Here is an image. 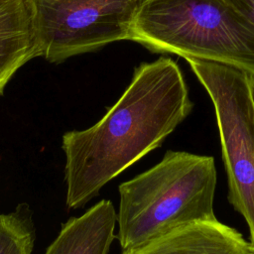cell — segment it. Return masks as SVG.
<instances>
[{
	"label": "cell",
	"instance_id": "obj_6",
	"mask_svg": "<svg viewBox=\"0 0 254 254\" xmlns=\"http://www.w3.org/2000/svg\"><path fill=\"white\" fill-rule=\"evenodd\" d=\"M122 254H251V244L236 229L212 219L182 225Z\"/></svg>",
	"mask_w": 254,
	"mask_h": 254
},
{
	"label": "cell",
	"instance_id": "obj_4",
	"mask_svg": "<svg viewBox=\"0 0 254 254\" xmlns=\"http://www.w3.org/2000/svg\"><path fill=\"white\" fill-rule=\"evenodd\" d=\"M186 60L212 101L228 199L245 219L254 247V99L249 74L220 63Z\"/></svg>",
	"mask_w": 254,
	"mask_h": 254
},
{
	"label": "cell",
	"instance_id": "obj_5",
	"mask_svg": "<svg viewBox=\"0 0 254 254\" xmlns=\"http://www.w3.org/2000/svg\"><path fill=\"white\" fill-rule=\"evenodd\" d=\"M40 57L61 63L107 44L129 40L143 0H27Z\"/></svg>",
	"mask_w": 254,
	"mask_h": 254
},
{
	"label": "cell",
	"instance_id": "obj_10",
	"mask_svg": "<svg viewBox=\"0 0 254 254\" xmlns=\"http://www.w3.org/2000/svg\"><path fill=\"white\" fill-rule=\"evenodd\" d=\"M254 23V0H224Z\"/></svg>",
	"mask_w": 254,
	"mask_h": 254
},
{
	"label": "cell",
	"instance_id": "obj_8",
	"mask_svg": "<svg viewBox=\"0 0 254 254\" xmlns=\"http://www.w3.org/2000/svg\"><path fill=\"white\" fill-rule=\"evenodd\" d=\"M117 221L112 202L102 199L82 215L64 222L45 254H107Z\"/></svg>",
	"mask_w": 254,
	"mask_h": 254
},
{
	"label": "cell",
	"instance_id": "obj_1",
	"mask_svg": "<svg viewBox=\"0 0 254 254\" xmlns=\"http://www.w3.org/2000/svg\"><path fill=\"white\" fill-rule=\"evenodd\" d=\"M191 109L184 75L172 59L141 64L97 123L63 135L66 206H84L108 182L160 147Z\"/></svg>",
	"mask_w": 254,
	"mask_h": 254
},
{
	"label": "cell",
	"instance_id": "obj_12",
	"mask_svg": "<svg viewBox=\"0 0 254 254\" xmlns=\"http://www.w3.org/2000/svg\"><path fill=\"white\" fill-rule=\"evenodd\" d=\"M251 254H254V247L251 246Z\"/></svg>",
	"mask_w": 254,
	"mask_h": 254
},
{
	"label": "cell",
	"instance_id": "obj_9",
	"mask_svg": "<svg viewBox=\"0 0 254 254\" xmlns=\"http://www.w3.org/2000/svg\"><path fill=\"white\" fill-rule=\"evenodd\" d=\"M36 229L28 203L0 214V254H32Z\"/></svg>",
	"mask_w": 254,
	"mask_h": 254
},
{
	"label": "cell",
	"instance_id": "obj_3",
	"mask_svg": "<svg viewBox=\"0 0 254 254\" xmlns=\"http://www.w3.org/2000/svg\"><path fill=\"white\" fill-rule=\"evenodd\" d=\"M129 40L254 76V23L224 0H143Z\"/></svg>",
	"mask_w": 254,
	"mask_h": 254
},
{
	"label": "cell",
	"instance_id": "obj_7",
	"mask_svg": "<svg viewBox=\"0 0 254 254\" xmlns=\"http://www.w3.org/2000/svg\"><path fill=\"white\" fill-rule=\"evenodd\" d=\"M40 57L33 15L27 0H0V95L30 60Z\"/></svg>",
	"mask_w": 254,
	"mask_h": 254
},
{
	"label": "cell",
	"instance_id": "obj_11",
	"mask_svg": "<svg viewBox=\"0 0 254 254\" xmlns=\"http://www.w3.org/2000/svg\"><path fill=\"white\" fill-rule=\"evenodd\" d=\"M249 83H250V88H251L252 96H253V99H254V76L249 75Z\"/></svg>",
	"mask_w": 254,
	"mask_h": 254
},
{
	"label": "cell",
	"instance_id": "obj_2",
	"mask_svg": "<svg viewBox=\"0 0 254 254\" xmlns=\"http://www.w3.org/2000/svg\"><path fill=\"white\" fill-rule=\"evenodd\" d=\"M216 168L211 156L169 150L149 170L119 186L118 234L133 251L182 225L216 219Z\"/></svg>",
	"mask_w": 254,
	"mask_h": 254
}]
</instances>
